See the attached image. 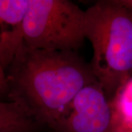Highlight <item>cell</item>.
Instances as JSON below:
<instances>
[{
	"label": "cell",
	"instance_id": "6da1fadb",
	"mask_svg": "<svg viewBox=\"0 0 132 132\" xmlns=\"http://www.w3.org/2000/svg\"><path fill=\"white\" fill-rule=\"evenodd\" d=\"M6 74L7 100L21 104L40 125L52 130L79 92L97 81L90 64L76 52L48 51L24 44Z\"/></svg>",
	"mask_w": 132,
	"mask_h": 132
},
{
	"label": "cell",
	"instance_id": "7a4b0ae2",
	"mask_svg": "<svg viewBox=\"0 0 132 132\" xmlns=\"http://www.w3.org/2000/svg\"><path fill=\"white\" fill-rule=\"evenodd\" d=\"M85 38L91 43L90 63L109 99L132 74V10L118 0L95 2L85 10Z\"/></svg>",
	"mask_w": 132,
	"mask_h": 132
},
{
	"label": "cell",
	"instance_id": "3957f363",
	"mask_svg": "<svg viewBox=\"0 0 132 132\" xmlns=\"http://www.w3.org/2000/svg\"><path fill=\"white\" fill-rule=\"evenodd\" d=\"M85 10L68 0H29L24 44L48 51L76 52L85 41Z\"/></svg>",
	"mask_w": 132,
	"mask_h": 132
},
{
	"label": "cell",
	"instance_id": "277c9868",
	"mask_svg": "<svg viewBox=\"0 0 132 132\" xmlns=\"http://www.w3.org/2000/svg\"><path fill=\"white\" fill-rule=\"evenodd\" d=\"M53 131L117 132L111 100L97 81L79 92Z\"/></svg>",
	"mask_w": 132,
	"mask_h": 132
},
{
	"label": "cell",
	"instance_id": "5b68a950",
	"mask_svg": "<svg viewBox=\"0 0 132 132\" xmlns=\"http://www.w3.org/2000/svg\"><path fill=\"white\" fill-rule=\"evenodd\" d=\"M29 0H0V61L5 71L24 44L23 23Z\"/></svg>",
	"mask_w": 132,
	"mask_h": 132
},
{
	"label": "cell",
	"instance_id": "8992f818",
	"mask_svg": "<svg viewBox=\"0 0 132 132\" xmlns=\"http://www.w3.org/2000/svg\"><path fill=\"white\" fill-rule=\"evenodd\" d=\"M39 125L21 104L0 100V132H34Z\"/></svg>",
	"mask_w": 132,
	"mask_h": 132
},
{
	"label": "cell",
	"instance_id": "52a82bcc",
	"mask_svg": "<svg viewBox=\"0 0 132 132\" xmlns=\"http://www.w3.org/2000/svg\"><path fill=\"white\" fill-rule=\"evenodd\" d=\"M117 132H132V76L111 99Z\"/></svg>",
	"mask_w": 132,
	"mask_h": 132
},
{
	"label": "cell",
	"instance_id": "ba28073f",
	"mask_svg": "<svg viewBox=\"0 0 132 132\" xmlns=\"http://www.w3.org/2000/svg\"><path fill=\"white\" fill-rule=\"evenodd\" d=\"M8 93V85L6 71L2 66L0 61V100H2L3 97H7Z\"/></svg>",
	"mask_w": 132,
	"mask_h": 132
},
{
	"label": "cell",
	"instance_id": "9c48e42d",
	"mask_svg": "<svg viewBox=\"0 0 132 132\" xmlns=\"http://www.w3.org/2000/svg\"><path fill=\"white\" fill-rule=\"evenodd\" d=\"M118 1L121 5L132 10V0H118Z\"/></svg>",
	"mask_w": 132,
	"mask_h": 132
}]
</instances>
